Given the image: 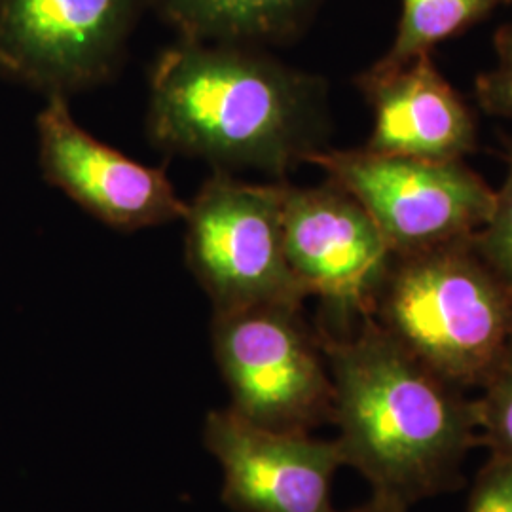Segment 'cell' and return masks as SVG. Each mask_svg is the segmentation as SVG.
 <instances>
[{
	"instance_id": "cell-3",
	"label": "cell",
	"mask_w": 512,
	"mask_h": 512,
	"mask_svg": "<svg viewBox=\"0 0 512 512\" xmlns=\"http://www.w3.org/2000/svg\"><path fill=\"white\" fill-rule=\"evenodd\" d=\"M370 317L463 391L484 387L512 346V289L471 238L393 256Z\"/></svg>"
},
{
	"instance_id": "cell-13",
	"label": "cell",
	"mask_w": 512,
	"mask_h": 512,
	"mask_svg": "<svg viewBox=\"0 0 512 512\" xmlns=\"http://www.w3.org/2000/svg\"><path fill=\"white\" fill-rule=\"evenodd\" d=\"M509 2L512 0H403L397 37L380 63L401 65L418 55L431 54L437 44L458 37Z\"/></svg>"
},
{
	"instance_id": "cell-8",
	"label": "cell",
	"mask_w": 512,
	"mask_h": 512,
	"mask_svg": "<svg viewBox=\"0 0 512 512\" xmlns=\"http://www.w3.org/2000/svg\"><path fill=\"white\" fill-rule=\"evenodd\" d=\"M143 0H0V76L46 97L118 69Z\"/></svg>"
},
{
	"instance_id": "cell-4",
	"label": "cell",
	"mask_w": 512,
	"mask_h": 512,
	"mask_svg": "<svg viewBox=\"0 0 512 512\" xmlns=\"http://www.w3.org/2000/svg\"><path fill=\"white\" fill-rule=\"evenodd\" d=\"M211 342L230 406L245 420L313 433L334 418V385L321 336L302 306L215 311Z\"/></svg>"
},
{
	"instance_id": "cell-5",
	"label": "cell",
	"mask_w": 512,
	"mask_h": 512,
	"mask_svg": "<svg viewBox=\"0 0 512 512\" xmlns=\"http://www.w3.org/2000/svg\"><path fill=\"white\" fill-rule=\"evenodd\" d=\"M186 262L213 310L262 304L302 306L283 243V183L239 181L217 171L188 203Z\"/></svg>"
},
{
	"instance_id": "cell-18",
	"label": "cell",
	"mask_w": 512,
	"mask_h": 512,
	"mask_svg": "<svg viewBox=\"0 0 512 512\" xmlns=\"http://www.w3.org/2000/svg\"><path fill=\"white\" fill-rule=\"evenodd\" d=\"M332 512H408V507H404L403 503H397L393 499L382 497V495L372 494L366 503L355 507V509H349V511L334 509Z\"/></svg>"
},
{
	"instance_id": "cell-2",
	"label": "cell",
	"mask_w": 512,
	"mask_h": 512,
	"mask_svg": "<svg viewBox=\"0 0 512 512\" xmlns=\"http://www.w3.org/2000/svg\"><path fill=\"white\" fill-rule=\"evenodd\" d=\"M147 128L171 154L283 179L323 150L325 86L253 46L181 38L152 67Z\"/></svg>"
},
{
	"instance_id": "cell-7",
	"label": "cell",
	"mask_w": 512,
	"mask_h": 512,
	"mask_svg": "<svg viewBox=\"0 0 512 512\" xmlns=\"http://www.w3.org/2000/svg\"><path fill=\"white\" fill-rule=\"evenodd\" d=\"M283 243L298 283L321 300V334H346L370 317L395 253L349 192L332 181L283 183Z\"/></svg>"
},
{
	"instance_id": "cell-19",
	"label": "cell",
	"mask_w": 512,
	"mask_h": 512,
	"mask_svg": "<svg viewBox=\"0 0 512 512\" xmlns=\"http://www.w3.org/2000/svg\"><path fill=\"white\" fill-rule=\"evenodd\" d=\"M495 50L499 55V65L512 67V23L505 25L495 35Z\"/></svg>"
},
{
	"instance_id": "cell-6",
	"label": "cell",
	"mask_w": 512,
	"mask_h": 512,
	"mask_svg": "<svg viewBox=\"0 0 512 512\" xmlns=\"http://www.w3.org/2000/svg\"><path fill=\"white\" fill-rule=\"evenodd\" d=\"M308 164L321 167L329 181L365 207L395 255L471 238L494 207V188L463 160L323 148Z\"/></svg>"
},
{
	"instance_id": "cell-10",
	"label": "cell",
	"mask_w": 512,
	"mask_h": 512,
	"mask_svg": "<svg viewBox=\"0 0 512 512\" xmlns=\"http://www.w3.org/2000/svg\"><path fill=\"white\" fill-rule=\"evenodd\" d=\"M37 137L42 177L95 219L118 230L184 219L188 203L177 196L164 169L139 164L97 141L74 120L67 97H46Z\"/></svg>"
},
{
	"instance_id": "cell-15",
	"label": "cell",
	"mask_w": 512,
	"mask_h": 512,
	"mask_svg": "<svg viewBox=\"0 0 512 512\" xmlns=\"http://www.w3.org/2000/svg\"><path fill=\"white\" fill-rule=\"evenodd\" d=\"M507 175L495 190L490 219L471 236L476 253L482 256L512 289V137L505 139Z\"/></svg>"
},
{
	"instance_id": "cell-1",
	"label": "cell",
	"mask_w": 512,
	"mask_h": 512,
	"mask_svg": "<svg viewBox=\"0 0 512 512\" xmlns=\"http://www.w3.org/2000/svg\"><path fill=\"white\" fill-rule=\"evenodd\" d=\"M319 336L344 467L372 494L408 509L461 488L463 463L480 446L467 391L420 363L372 317L346 334Z\"/></svg>"
},
{
	"instance_id": "cell-9",
	"label": "cell",
	"mask_w": 512,
	"mask_h": 512,
	"mask_svg": "<svg viewBox=\"0 0 512 512\" xmlns=\"http://www.w3.org/2000/svg\"><path fill=\"white\" fill-rule=\"evenodd\" d=\"M203 444L222 467V503L234 512H332V482L344 459L336 440L287 433L211 410Z\"/></svg>"
},
{
	"instance_id": "cell-11",
	"label": "cell",
	"mask_w": 512,
	"mask_h": 512,
	"mask_svg": "<svg viewBox=\"0 0 512 512\" xmlns=\"http://www.w3.org/2000/svg\"><path fill=\"white\" fill-rule=\"evenodd\" d=\"M374 112L365 150L380 156L456 162L476 150V122L431 54L376 63L357 80Z\"/></svg>"
},
{
	"instance_id": "cell-12",
	"label": "cell",
	"mask_w": 512,
	"mask_h": 512,
	"mask_svg": "<svg viewBox=\"0 0 512 512\" xmlns=\"http://www.w3.org/2000/svg\"><path fill=\"white\" fill-rule=\"evenodd\" d=\"M184 40L253 46L296 37L319 0H152Z\"/></svg>"
},
{
	"instance_id": "cell-16",
	"label": "cell",
	"mask_w": 512,
	"mask_h": 512,
	"mask_svg": "<svg viewBox=\"0 0 512 512\" xmlns=\"http://www.w3.org/2000/svg\"><path fill=\"white\" fill-rule=\"evenodd\" d=\"M465 512H512V461L490 454L473 480Z\"/></svg>"
},
{
	"instance_id": "cell-14",
	"label": "cell",
	"mask_w": 512,
	"mask_h": 512,
	"mask_svg": "<svg viewBox=\"0 0 512 512\" xmlns=\"http://www.w3.org/2000/svg\"><path fill=\"white\" fill-rule=\"evenodd\" d=\"M473 406L480 446L512 461V346Z\"/></svg>"
},
{
	"instance_id": "cell-17",
	"label": "cell",
	"mask_w": 512,
	"mask_h": 512,
	"mask_svg": "<svg viewBox=\"0 0 512 512\" xmlns=\"http://www.w3.org/2000/svg\"><path fill=\"white\" fill-rule=\"evenodd\" d=\"M475 90L482 109L494 116L512 118V67L499 65L490 73L480 74Z\"/></svg>"
}]
</instances>
